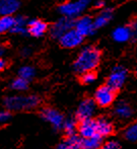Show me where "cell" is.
<instances>
[{
    "instance_id": "obj_1",
    "label": "cell",
    "mask_w": 137,
    "mask_h": 149,
    "mask_svg": "<svg viewBox=\"0 0 137 149\" xmlns=\"http://www.w3.org/2000/svg\"><path fill=\"white\" fill-rule=\"evenodd\" d=\"M101 61V52L94 46H86L82 48L73 62V69L78 74L90 72L98 67Z\"/></svg>"
},
{
    "instance_id": "obj_2",
    "label": "cell",
    "mask_w": 137,
    "mask_h": 149,
    "mask_svg": "<svg viewBox=\"0 0 137 149\" xmlns=\"http://www.w3.org/2000/svg\"><path fill=\"white\" fill-rule=\"evenodd\" d=\"M40 97L38 95H9L4 97L3 106L7 111L20 112V111H31L36 109L40 104Z\"/></svg>"
},
{
    "instance_id": "obj_3",
    "label": "cell",
    "mask_w": 137,
    "mask_h": 149,
    "mask_svg": "<svg viewBox=\"0 0 137 149\" xmlns=\"http://www.w3.org/2000/svg\"><path fill=\"white\" fill-rule=\"evenodd\" d=\"M90 0H76V1H65L59 6V12L63 16L73 18L79 16L89 4Z\"/></svg>"
},
{
    "instance_id": "obj_4",
    "label": "cell",
    "mask_w": 137,
    "mask_h": 149,
    "mask_svg": "<svg viewBox=\"0 0 137 149\" xmlns=\"http://www.w3.org/2000/svg\"><path fill=\"white\" fill-rule=\"evenodd\" d=\"M116 97V90L109 85H102L94 92V102L99 107H109L114 102Z\"/></svg>"
},
{
    "instance_id": "obj_5",
    "label": "cell",
    "mask_w": 137,
    "mask_h": 149,
    "mask_svg": "<svg viewBox=\"0 0 137 149\" xmlns=\"http://www.w3.org/2000/svg\"><path fill=\"white\" fill-rule=\"evenodd\" d=\"M74 26L75 20L73 18L62 16V17H60L57 22H55L52 24L51 29H50V33H51L52 38L59 40L64 33H66L68 31L74 29Z\"/></svg>"
},
{
    "instance_id": "obj_6",
    "label": "cell",
    "mask_w": 137,
    "mask_h": 149,
    "mask_svg": "<svg viewBox=\"0 0 137 149\" xmlns=\"http://www.w3.org/2000/svg\"><path fill=\"white\" fill-rule=\"evenodd\" d=\"M127 79V70L123 66H116L110 73L107 81V85L112 87L114 90L120 89Z\"/></svg>"
},
{
    "instance_id": "obj_7",
    "label": "cell",
    "mask_w": 137,
    "mask_h": 149,
    "mask_svg": "<svg viewBox=\"0 0 137 149\" xmlns=\"http://www.w3.org/2000/svg\"><path fill=\"white\" fill-rule=\"evenodd\" d=\"M41 117L50 124L55 130L63 129L65 119L61 113L52 108H45L42 110Z\"/></svg>"
},
{
    "instance_id": "obj_8",
    "label": "cell",
    "mask_w": 137,
    "mask_h": 149,
    "mask_svg": "<svg viewBox=\"0 0 137 149\" xmlns=\"http://www.w3.org/2000/svg\"><path fill=\"white\" fill-rule=\"evenodd\" d=\"M96 104L94 100L90 98H85L79 104L78 108L76 110V118L79 121H84V120L92 119L94 113H96Z\"/></svg>"
},
{
    "instance_id": "obj_9",
    "label": "cell",
    "mask_w": 137,
    "mask_h": 149,
    "mask_svg": "<svg viewBox=\"0 0 137 149\" xmlns=\"http://www.w3.org/2000/svg\"><path fill=\"white\" fill-rule=\"evenodd\" d=\"M83 38L84 37H82L75 29H72L67 31L66 33H64L59 39V42L62 47L67 48V49H72V48H76L81 45L83 42Z\"/></svg>"
},
{
    "instance_id": "obj_10",
    "label": "cell",
    "mask_w": 137,
    "mask_h": 149,
    "mask_svg": "<svg viewBox=\"0 0 137 149\" xmlns=\"http://www.w3.org/2000/svg\"><path fill=\"white\" fill-rule=\"evenodd\" d=\"M74 29L78 31L82 37H87V36H92L96 30L94 26V19L87 15L81 16V17L77 18L75 20V26Z\"/></svg>"
},
{
    "instance_id": "obj_11",
    "label": "cell",
    "mask_w": 137,
    "mask_h": 149,
    "mask_svg": "<svg viewBox=\"0 0 137 149\" xmlns=\"http://www.w3.org/2000/svg\"><path fill=\"white\" fill-rule=\"evenodd\" d=\"M78 133L82 139H88V138L94 137V136H99L96 120L89 119L80 121L78 125Z\"/></svg>"
},
{
    "instance_id": "obj_12",
    "label": "cell",
    "mask_w": 137,
    "mask_h": 149,
    "mask_svg": "<svg viewBox=\"0 0 137 149\" xmlns=\"http://www.w3.org/2000/svg\"><path fill=\"white\" fill-rule=\"evenodd\" d=\"M20 0H1L0 1V13L2 16L12 15L18 10Z\"/></svg>"
},
{
    "instance_id": "obj_13",
    "label": "cell",
    "mask_w": 137,
    "mask_h": 149,
    "mask_svg": "<svg viewBox=\"0 0 137 149\" xmlns=\"http://www.w3.org/2000/svg\"><path fill=\"white\" fill-rule=\"evenodd\" d=\"M27 31L36 38L42 37L47 31V24L40 19H33L27 24Z\"/></svg>"
},
{
    "instance_id": "obj_14",
    "label": "cell",
    "mask_w": 137,
    "mask_h": 149,
    "mask_svg": "<svg viewBox=\"0 0 137 149\" xmlns=\"http://www.w3.org/2000/svg\"><path fill=\"white\" fill-rule=\"evenodd\" d=\"M96 130H98V135L100 137L104 138L107 136L111 135L112 132L114 130L113 124L111 123V121L106 118H99L96 120Z\"/></svg>"
},
{
    "instance_id": "obj_15",
    "label": "cell",
    "mask_w": 137,
    "mask_h": 149,
    "mask_svg": "<svg viewBox=\"0 0 137 149\" xmlns=\"http://www.w3.org/2000/svg\"><path fill=\"white\" fill-rule=\"evenodd\" d=\"M82 138L79 135H72L68 136L65 140L61 141L56 146V149H74L76 147L82 146Z\"/></svg>"
},
{
    "instance_id": "obj_16",
    "label": "cell",
    "mask_w": 137,
    "mask_h": 149,
    "mask_svg": "<svg viewBox=\"0 0 137 149\" xmlns=\"http://www.w3.org/2000/svg\"><path fill=\"white\" fill-rule=\"evenodd\" d=\"M114 114H115V116L117 118L122 120H127L131 118V116L133 115V111H132L131 107L127 102H120L115 106Z\"/></svg>"
},
{
    "instance_id": "obj_17",
    "label": "cell",
    "mask_w": 137,
    "mask_h": 149,
    "mask_svg": "<svg viewBox=\"0 0 137 149\" xmlns=\"http://www.w3.org/2000/svg\"><path fill=\"white\" fill-rule=\"evenodd\" d=\"M112 37L117 43H125L131 39V31L129 26H118L113 31Z\"/></svg>"
},
{
    "instance_id": "obj_18",
    "label": "cell",
    "mask_w": 137,
    "mask_h": 149,
    "mask_svg": "<svg viewBox=\"0 0 137 149\" xmlns=\"http://www.w3.org/2000/svg\"><path fill=\"white\" fill-rule=\"evenodd\" d=\"M112 17H113V11L112 9H105L103 10L102 12L96 15V17L94 19V26L96 29H101L103 26H107L110 22H111Z\"/></svg>"
},
{
    "instance_id": "obj_19",
    "label": "cell",
    "mask_w": 137,
    "mask_h": 149,
    "mask_svg": "<svg viewBox=\"0 0 137 149\" xmlns=\"http://www.w3.org/2000/svg\"><path fill=\"white\" fill-rule=\"evenodd\" d=\"M15 26V17L11 15H6L2 16L0 19V31L2 33H6V31H11L12 29Z\"/></svg>"
},
{
    "instance_id": "obj_20",
    "label": "cell",
    "mask_w": 137,
    "mask_h": 149,
    "mask_svg": "<svg viewBox=\"0 0 137 149\" xmlns=\"http://www.w3.org/2000/svg\"><path fill=\"white\" fill-rule=\"evenodd\" d=\"M102 145V137L94 136L88 139L82 140V147L86 149H99Z\"/></svg>"
},
{
    "instance_id": "obj_21",
    "label": "cell",
    "mask_w": 137,
    "mask_h": 149,
    "mask_svg": "<svg viewBox=\"0 0 137 149\" xmlns=\"http://www.w3.org/2000/svg\"><path fill=\"white\" fill-rule=\"evenodd\" d=\"M124 137L130 142H137V121L131 123L124 131Z\"/></svg>"
},
{
    "instance_id": "obj_22",
    "label": "cell",
    "mask_w": 137,
    "mask_h": 149,
    "mask_svg": "<svg viewBox=\"0 0 137 149\" xmlns=\"http://www.w3.org/2000/svg\"><path fill=\"white\" fill-rule=\"evenodd\" d=\"M63 130L66 133L67 137L68 136L75 135L76 130H78V125L76 124V121L72 118H68L65 120L64 125H63Z\"/></svg>"
},
{
    "instance_id": "obj_23",
    "label": "cell",
    "mask_w": 137,
    "mask_h": 149,
    "mask_svg": "<svg viewBox=\"0 0 137 149\" xmlns=\"http://www.w3.org/2000/svg\"><path fill=\"white\" fill-rule=\"evenodd\" d=\"M10 87L14 91H24L29 87V81L18 76L12 80V82L10 83Z\"/></svg>"
},
{
    "instance_id": "obj_24",
    "label": "cell",
    "mask_w": 137,
    "mask_h": 149,
    "mask_svg": "<svg viewBox=\"0 0 137 149\" xmlns=\"http://www.w3.org/2000/svg\"><path fill=\"white\" fill-rule=\"evenodd\" d=\"M36 75V70L34 67L26 65V66L20 67V69L18 70V76L22 78L26 79V80L29 81L31 79H33Z\"/></svg>"
},
{
    "instance_id": "obj_25",
    "label": "cell",
    "mask_w": 137,
    "mask_h": 149,
    "mask_svg": "<svg viewBox=\"0 0 137 149\" xmlns=\"http://www.w3.org/2000/svg\"><path fill=\"white\" fill-rule=\"evenodd\" d=\"M94 80H96V74L92 71L83 73L81 75V81L84 84H90V83L94 82Z\"/></svg>"
},
{
    "instance_id": "obj_26",
    "label": "cell",
    "mask_w": 137,
    "mask_h": 149,
    "mask_svg": "<svg viewBox=\"0 0 137 149\" xmlns=\"http://www.w3.org/2000/svg\"><path fill=\"white\" fill-rule=\"evenodd\" d=\"M101 149H121V145H120V143L118 141L110 140V141L106 142V143L101 147Z\"/></svg>"
},
{
    "instance_id": "obj_27",
    "label": "cell",
    "mask_w": 137,
    "mask_h": 149,
    "mask_svg": "<svg viewBox=\"0 0 137 149\" xmlns=\"http://www.w3.org/2000/svg\"><path fill=\"white\" fill-rule=\"evenodd\" d=\"M11 118V115H10V112L7 110H4L0 113V122L2 124H6L8 121Z\"/></svg>"
},
{
    "instance_id": "obj_28",
    "label": "cell",
    "mask_w": 137,
    "mask_h": 149,
    "mask_svg": "<svg viewBox=\"0 0 137 149\" xmlns=\"http://www.w3.org/2000/svg\"><path fill=\"white\" fill-rule=\"evenodd\" d=\"M130 31H131V39L137 41V19L133 20L130 24Z\"/></svg>"
},
{
    "instance_id": "obj_29",
    "label": "cell",
    "mask_w": 137,
    "mask_h": 149,
    "mask_svg": "<svg viewBox=\"0 0 137 149\" xmlns=\"http://www.w3.org/2000/svg\"><path fill=\"white\" fill-rule=\"evenodd\" d=\"M11 33H17V35H26L27 31V26H14V28L12 29Z\"/></svg>"
},
{
    "instance_id": "obj_30",
    "label": "cell",
    "mask_w": 137,
    "mask_h": 149,
    "mask_svg": "<svg viewBox=\"0 0 137 149\" xmlns=\"http://www.w3.org/2000/svg\"><path fill=\"white\" fill-rule=\"evenodd\" d=\"M29 22H27L26 17H24L22 15H18L15 17V26H26Z\"/></svg>"
},
{
    "instance_id": "obj_31",
    "label": "cell",
    "mask_w": 137,
    "mask_h": 149,
    "mask_svg": "<svg viewBox=\"0 0 137 149\" xmlns=\"http://www.w3.org/2000/svg\"><path fill=\"white\" fill-rule=\"evenodd\" d=\"M31 53V49H29V48H24V49L22 50V52H20V54H22V56H24V57H27V56H29Z\"/></svg>"
},
{
    "instance_id": "obj_32",
    "label": "cell",
    "mask_w": 137,
    "mask_h": 149,
    "mask_svg": "<svg viewBox=\"0 0 137 149\" xmlns=\"http://www.w3.org/2000/svg\"><path fill=\"white\" fill-rule=\"evenodd\" d=\"M94 6L98 8H101V7H104L105 6V2L103 0H98V1L94 3Z\"/></svg>"
},
{
    "instance_id": "obj_33",
    "label": "cell",
    "mask_w": 137,
    "mask_h": 149,
    "mask_svg": "<svg viewBox=\"0 0 137 149\" xmlns=\"http://www.w3.org/2000/svg\"><path fill=\"white\" fill-rule=\"evenodd\" d=\"M6 66H7V63H6V61L4 59L0 60V69H1V70H4V69L6 68Z\"/></svg>"
},
{
    "instance_id": "obj_34",
    "label": "cell",
    "mask_w": 137,
    "mask_h": 149,
    "mask_svg": "<svg viewBox=\"0 0 137 149\" xmlns=\"http://www.w3.org/2000/svg\"><path fill=\"white\" fill-rule=\"evenodd\" d=\"M74 149H86V148H84V147H82V146H80V147H76V148H74Z\"/></svg>"
},
{
    "instance_id": "obj_35",
    "label": "cell",
    "mask_w": 137,
    "mask_h": 149,
    "mask_svg": "<svg viewBox=\"0 0 137 149\" xmlns=\"http://www.w3.org/2000/svg\"><path fill=\"white\" fill-rule=\"evenodd\" d=\"M65 1H66V0H65Z\"/></svg>"
}]
</instances>
